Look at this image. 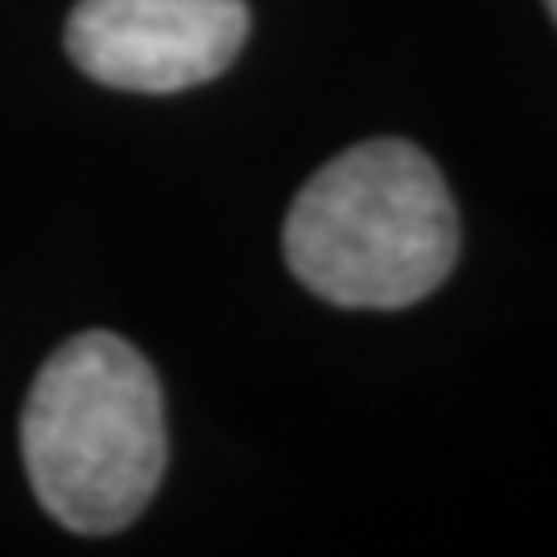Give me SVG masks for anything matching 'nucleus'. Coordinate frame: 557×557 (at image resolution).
<instances>
[{
    "instance_id": "nucleus-2",
    "label": "nucleus",
    "mask_w": 557,
    "mask_h": 557,
    "mask_svg": "<svg viewBox=\"0 0 557 557\" xmlns=\"http://www.w3.org/2000/svg\"><path fill=\"white\" fill-rule=\"evenodd\" d=\"M21 458L62 529L108 537L165 475V400L153 363L112 331H83L41 363L21 413Z\"/></svg>"
},
{
    "instance_id": "nucleus-1",
    "label": "nucleus",
    "mask_w": 557,
    "mask_h": 557,
    "mask_svg": "<svg viewBox=\"0 0 557 557\" xmlns=\"http://www.w3.org/2000/svg\"><path fill=\"white\" fill-rule=\"evenodd\" d=\"M285 264L314 298L343 310H405L430 298L458 260V207L413 140L343 149L285 215Z\"/></svg>"
},
{
    "instance_id": "nucleus-4",
    "label": "nucleus",
    "mask_w": 557,
    "mask_h": 557,
    "mask_svg": "<svg viewBox=\"0 0 557 557\" xmlns=\"http://www.w3.org/2000/svg\"><path fill=\"white\" fill-rule=\"evenodd\" d=\"M549 4V13H554V21H557V0H545Z\"/></svg>"
},
{
    "instance_id": "nucleus-3",
    "label": "nucleus",
    "mask_w": 557,
    "mask_h": 557,
    "mask_svg": "<svg viewBox=\"0 0 557 557\" xmlns=\"http://www.w3.org/2000/svg\"><path fill=\"white\" fill-rule=\"evenodd\" d=\"M248 29L244 0H79L66 17V54L103 87L174 96L220 79Z\"/></svg>"
}]
</instances>
